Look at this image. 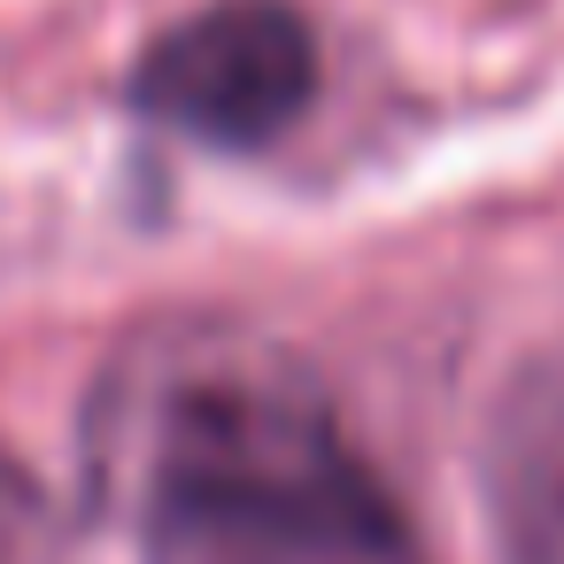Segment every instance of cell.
Returning <instances> with one entry per match:
<instances>
[{
    "label": "cell",
    "mask_w": 564,
    "mask_h": 564,
    "mask_svg": "<svg viewBox=\"0 0 564 564\" xmlns=\"http://www.w3.org/2000/svg\"><path fill=\"white\" fill-rule=\"evenodd\" d=\"M0 564H70V541L55 525L47 487L0 448Z\"/></svg>",
    "instance_id": "obj_4"
},
{
    "label": "cell",
    "mask_w": 564,
    "mask_h": 564,
    "mask_svg": "<svg viewBox=\"0 0 564 564\" xmlns=\"http://www.w3.org/2000/svg\"><path fill=\"white\" fill-rule=\"evenodd\" d=\"M140 564H425L333 402L271 356L163 387L140 448Z\"/></svg>",
    "instance_id": "obj_1"
},
{
    "label": "cell",
    "mask_w": 564,
    "mask_h": 564,
    "mask_svg": "<svg viewBox=\"0 0 564 564\" xmlns=\"http://www.w3.org/2000/svg\"><path fill=\"white\" fill-rule=\"evenodd\" d=\"M487 518L502 564H564V356L518 371L487 425Z\"/></svg>",
    "instance_id": "obj_3"
},
{
    "label": "cell",
    "mask_w": 564,
    "mask_h": 564,
    "mask_svg": "<svg viewBox=\"0 0 564 564\" xmlns=\"http://www.w3.org/2000/svg\"><path fill=\"white\" fill-rule=\"evenodd\" d=\"M317 101V32L294 0H209L148 40L124 109L217 155L286 140Z\"/></svg>",
    "instance_id": "obj_2"
}]
</instances>
